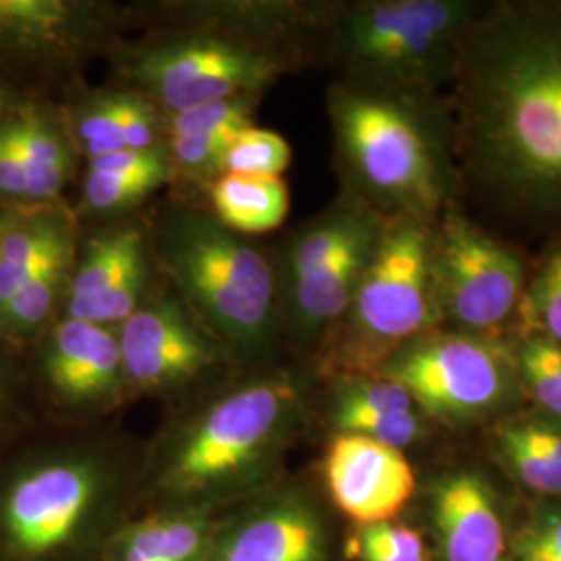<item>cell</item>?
<instances>
[{
	"mask_svg": "<svg viewBox=\"0 0 561 561\" xmlns=\"http://www.w3.org/2000/svg\"><path fill=\"white\" fill-rule=\"evenodd\" d=\"M516 370L545 412L561 421V345L539 335H510Z\"/></svg>",
	"mask_w": 561,
	"mask_h": 561,
	"instance_id": "f1b7e54d",
	"label": "cell"
},
{
	"mask_svg": "<svg viewBox=\"0 0 561 561\" xmlns=\"http://www.w3.org/2000/svg\"><path fill=\"white\" fill-rule=\"evenodd\" d=\"M262 99L245 96L231 101L210 102L196 108L164 115L167 136H222L236 138L248 127L256 125V111Z\"/></svg>",
	"mask_w": 561,
	"mask_h": 561,
	"instance_id": "f546056e",
	"label": "cell"
},
{
	"mask_svg": "<svg viewBox=\"0 0 561 561\" xmlns=\"http://www.w3.org/2000/svg\"><path fill=\"white\" fill-rule=\"evenodd\" d=\"M206 206L231 231L261 238L279 229L291 202L283 178L222 173L206 190Z\"/></svg>",
	"mask_w": 561,
	"mask_h": 561,
	"instance_id": "cb8c5ba5",
	"label": "cell"
},
{
	"mask_svg": "<svg viewBox=\"0 0 561 561\" xmlns=\"http://www.w3.org/2000/svg\"><path fill=\"white\" fill-rule=\"evenodd\" d=\"M231 141L233 138L222 136H167L162 144L173 169V185L180 181L206 194L222 175L225 154Z\"/></svg>",
	"mask_w": 561,
	"mask_h": 561,
	"instance_id": "4dcf8cb0",
	"label": "cell"
},
{
	"mask_svg": "<svg viewBox=\"0 0 561 561\" xmlns=\"http://www.w3.org/2000/svg\"><path fill=\"white\" fill-rule=\"evenodd\" d=\"M337 0H136L125 30H192L261 48L298 69L322 62Z\"/></svg>",
	"mask_w": 561,
	"mask_h": 561,
	"instance_id": "4fadbf2b",
	"label": "cell"
},
{
	"mask_svg": "<svg viewBox=\"0 0 561 561\" xmlns=\"http://www.w3.org/2000/svg\"><path fill=\"white\" fill-rule=\"evenodd\" d=\"M327 117L343 192L385 221L435 222L461 198L445 99L331 81Z\"/></svg>",
	"mask_w": 561,
	"mask_h": 561,
	"instance_id": "5b68a950",
	"label": "cell"
},
{
	"mask_svg": "<svg viewBox=\"0 0 561 561\" xmlns=\"http://www.w3.org/2000/svg\"><path fill=\"white\" fill-rule=\"evenodd\" d=\"M503 458L528 489L561 493V426L542 421H512L497 431Z\"/></svg>",
	"mask_w": 561,
	"mask_h": 561,
	"instance_id": "484cf974",
	"label": "cell"
},
{
	"mask_svg": "<svg viewBox=\"0 0 561 561\" xmlns=\"http://www.w3.org/2000/svg\"><path fill=\"white\" fill-rule=\"evenodd\" d=\"M484 2L337 0L322 62L366 90L445 99L461 42Z\"/></svg>",
	"mask_w": 561,
	"mask_h": 561,
	"instance_id": "8992f818",
	"label": "cell"
},
{
	"mask_svg": "<svg viewBox=\"0 0 561 561\" xmlns=\"http://www.w3.org/2000/svg\"><path fill=\"white\" fill-rule=\"evenodd\" d=\"M306 416L308 387L296 368L238 370L173 408L141 451L140 495L152 510L221 516L279 481Z\"/></svg>",
	"mask_w": 561,
	"mask_h": 561,
	"instance_id": "7a4b0ae2",
	"label": "cell"
},
{
	"mask_svg": "<svg viewBox=\"0 0 561 561\" xmlns=\"http://www.w3.org/2000/svg\"><path fill=\"white\" fill-rule=\"evenodd\" d=\"M36 414L25 352L0 341V451L36 428Z\"/></svg>",
	"mask_w": 561,
	"mask_h": 561,
	"instance_id": "83f0119b",
	"label": "cell"
},
{
	"mask_svg": "<svg viewBox=\"0 0 561 561\" xmlns=\"http://www.w3.org/2000/svg\"><path fill=\"white\" fill-rule=\"evenodd\" d=\"M516 360L505 337L437 329L382 364L377 377L401 385L433 419L468 422L500 408Z\"/></svg>",
	"mask_w": 561,
	"mask_h": 561,
	"instance_id": "7c38bea8",
	"label": "cell"
},
{
	"mask_svg": "<svg viewBox=\"0 0 561 561\" xmlns=\"http://www.w3.org/2000/svg\"><path fill=\"white\" fill-rule=\"evenodd\" d=\"M431 271L442 329L510 337L528 283L520 250L451 204L433 225Z\"/></svg>",
	"mask_w": 561,
	"mask_h": 561,
	"instance_id": "30bf717a",
	"label": "cell"
},
{
	"mask_svg": "<svg viewBox=\"0 0 561 561\" xmlns=\"http://www.w3.org/2000/svg\"><path fill=\"white\" fill-rule=\"evenodd\" d=\"M20 208H13V206H7V204H0V236L2 231L7 229V225L13 219V215L18 213Z\"/></svg>",
	"mask_w": 561,
	"mask_h": 561,
	"instance_id": "8d00e7d4",
	"label": "cell"
},
{
	"mask_svg": "<svg viewBox=\"0 0 561 561\" xmlns=\"http://www.w3.org/2000/svg\"><path fill=\"white\" fill-rule=\"evenodd\" d=\"M358 539L373 542L396 561H426L421 535L408 526L379 522L362 526Z\"/></svg>",
	"mask_w": 561,
	"mask_h": 561,
	"instance_id": "d6a6232c",
	"label": "cell"
},
{
	"mask_svg": "<svg viewBox=\"0 0 561 561\" xmlns=\"http://www.w3.org/2000/svg\"><path fill=\"white\" fill-rule=\"evenodd\" d=\"M435 522L447 561L502 560V520L481 474L456 472L437 484Z\"/></svg>",
	"mask_w": 561,
	"mask_h": 561,
	"instance_id": "ffe728a7",
	"label": "cell"
},
{
	"mask_svg": "<svg viewBox=\"0 0 561 561\" xmlns=\"http://www.w3.org/2000/svg\"><path fill=\"white\" fill-rule=\"evenodd\" d=\"M291 161L294 152L289 141L273 129L252 125L229 144L222 173L283 178Z\"/></svg>",
	"mask_w": 561,
	"mask_h": 561,
	"instance_id": "1f68e13d",
	"label": "cell"
},
{
	"mask_svg": "<svg viewBox=\"0 0 561 561\" xmlns=\"http://www.w3.org/2000/svg\"><path fill=\"white\" fill-rule=\"evenodd\" d=\"M433 225L387 221L347 312L312 354L321 377H370L412 341L442 329L435 300Z\"/></svg>",
	"mask_w": 561,
	"mask_h": 561,
	"instance_id": "52a82bcc",
	"label": "cell"
},
{
	"mask_svg": "<svg viewBox=\"0 0 561 561\" xmlns=\"http://www.w3.org/2000/svg\"><path fill=\"white\" fill-rule=\"evenodd\" d=\"M356 547H358V553H360L362 561H396L389 553H385L382 549H379L377 545L373 542L362 541L356 537Z\"/></svg>",
	"mask_w": 561,
	"mask_h": 561,
	"instance_id": "d590c367",
	"label": "cell"
},
{
	"mask_svg": "<svg viewBox=\"0 0 561 561\" xmlns=\"http://www.w3.org/2000/svg\"><path fill=\"white\" fill-rule=\"evenodd\" d=\"M512 335H539L561 345V233L545 243V254L528 275Z\"/></svg>",
	"mask_w": 561,
	"mask_h": 561,
	"instance_id": "4316f807",
	"label": "cell"
},
{
	"mask_svg": "<svg viewBox=\"0 0 561 561\" xmlns=\"http://www.w3.org/2000/svg\"><path fill=\"white\" fill-rule=\"evenodd\" d=\"M0 144L18 169L30 206L65 202L81 161L59 104L32 96L0 119Z\"/></svg>",
	"mask_w": 561,
	"mask_h": 561,
	"instance_id": "d6986e66",
	"label": "cell"
},
{
	"mask_svg": "<svg viewBox=\"0 0 561 561\" xmlns=\"http://www.w3.org/2000/svg\"><path fill=\"white\" fill-rule=\"evenodd\" d=\"M32 96L23 94L15 85H11L9 81L0 78V119H4L9 113H13L21 102L27 101Z\"/></svg>",
	"mask_w": 561,
	"mask_h": 561,
	"instance_id": "e575fe53",
	"label": "cell"
},
{
	"mask_svg": "<svg viewBox=\"0 0 561 561\" xmlns=\"http://www.w3.org/2000/svg\"><path fill=\"white\" fill-rule=\"evenodd\" d=\"M146 221L162 279L236 368L277 364L285 340L275 248L231 231L185 194L146 210Z\"/></svg>",
	"mask_w": 561,
	"mask_h": 561,
	"instance_id": "277c9868",
	"label": "cell"
},
{
	"mask_svg": "<svg viewBox=\"0 0 561 561\" xmlns=\"http://www.w3.org/2000/svg\"><path fill=\"white\" fill-rule=\"evenodd\" d=\"M204 561H329L321 516L279 481L217 518Z\"/></svg>",
	"mask_w": 561,
	"mask_h": 561,
	"instance_id": "2e32d148",
	"label": "cell"
},
{
	"mask_svg": "<svg viewBox=\"0 0 561 561\" xmlns=\"http://www.w3.org/2000/svg\"><path fill=\"white\" fill-rule=\"evenodd\" d=\"M461 198L561 233V0L484 2L445 92Z\"/></svg>",
	"mask_w": 561,
	"mask_h": 561,
	"instance_id": "6da1fadb",
	"label": "cell"
},
{
	"mask_svg": "<svg viewBox=\"0 0 561 561\" xmlns=\"http://www.w3.org/2000/svg\"><path fill=\"white\" fill-rule=\"evenodd\" d=\"M117 340L129 400L180 408L238 373L221 343L164 279L121 324Z\"/></svg>",
	"mask_w": 561,
	"mask_h": 561,
	"instance_id": "8fae6325",
	"label": "cell"
},
{
	"mask_svg": "<svg viewBox=\"0 0 561 561\" xmlns=\"http://www.w3.org/2000/svg\"><path fill=\"white\" fill-rule=\"evenodd\" d=\"M217 518L201 512L152 510L125 522L101 561H204Z\"/></svg>",
	"mask_w": 561,
	"mask_h": 561,
	"instance_id": "7402d4cb",
	"label": "cell"
},
{
	"mask_svg": "<svg viewBox=\"0 0 561 561\" xmlns=\"http://www.w3.org/2000/svg\"><path fill=\"white\" fill-rule=\"evenodd\" d=\"M518 561H561V518L545 522L518 545Z\"/></svg>",
	"mask_w": 561,
	"mask_h": 561,
	"instance_id": "836d02e7",
	"label": "cell"
},
{
	"mask_svg": "<svg viewBox=\"0 0 561 561\" xmlns=\"http://www.w3.org/2000/svg\"><path fill=\"white\" fill-rule=\"evenodd\" d=\"M78 233L80 222L67 201L20 208L0 236V308Z\"/></svg>",
	"mask_w": 561,
	"mask_h": 561,
	"instance_id": "44dd1931",
	"label": "cell"
},
{
	"mask_svg": "<svg viewBox=\"0 0 561 561\" xmlns=\"http://www.w3.org/2000/svg\"><path fill=\"white\" fill-rule=\"evenodd\" d=\"M34 431L0 451V561H101L140 497L141 454L96 426Z\"/></svg>",
	"mask_w": 561,
	"mask_h": 561,
	"instance_id": "3957f363",
	"label": "cell"
},
{
	"mask_svg": "<svg viewBox=\"0 0 561 561\" xmlns=\"http://www.w3.org/2000/svg\"><path fill=\"white\" fill-rule=\"evenodd\" d=\"M108 83L175 115L210 102L262 99L280 78L300 71L261 48L192 30H148L123 36L106 55Z\"/></svg>",
	"mask_w": 561,
	"mask_h": 561,
	"instance_id": "ba28073f",
	"label": "cell"
},
{
	"mask_svg": "<svg viewBox=\"0 0 561 561\" xmlns=\"http://www.w3.org/2000/svg\"><path fill=\"white\" fill-rule=\"evenodd\" d=\"M322 477L333 503L362 526L396 518L416 491V474L403 451L352 433L333 435Z\"/></svg>",
	"mask_w": 561,
	"mask_h": 561,
	"instance_id": "e0dca14e",
	"label": "cell"
},
{
	"mask_svg": "<svg viewBox=\"0 0 561 561\" xmlns=\"http://www.w3.org/2000/svg\"><path fill=\"white\" fill-rule=\"evenodd\" d=\"M125 32L123 2L0 0V78L27 96L60 99Z\"/></svg>",
	"mask_w": 561,
	"mask_h": 561,
	"instance_id": "9c48e42d",
	"label": "cell"
},
{
	"mask_svg": "<svg viewBox=\"0 0 561 561\" xmlns=\"http://www.w3.org/2000/svg\"><path fill=\"white\" fill-rule=\"evenodd\" d=\"M60 115L83 162L121 150H150L164 141V115L138 94L85 81L67 90Z\"/></svg>",
	"mask_w": 561,
	"mask_h": 561,
	"instance_id": "ac0fdd59",
	"label": "cell"
},
{
	"mask_svg": "<svg viewBox=\"0 0 561 561\" xmlns=\"http://www.w3.org/2000/svg\"><path fill=\"white\" fill-rule=\"evenodd\" d=\"M25 358L38 412L67 426H96L131 401L117 329L60 317Z\"/></svg>",
	"mask_w": 561,
	"mask_h": 561,
	"instance_id": "5bb4252c",
	"label": "cell"
},
{
	"mask_svg": "<svg viewBox=\"0 0 561 561\" xmlns=\"http://www.w3.org/2000/svg\"><path fill=\"white\" fill-rule=\"evenodd\" d=\"M169 185H173V175L167 173L127 175L83 167L78 202L71 206L81 227L121 221L141 215L150 201Z\"/></svg>",
	"mask_w": 561,
	"mask_h": 561,
	"instance_id": "d4e9b609",
	"label": "cell"
},
{
	"mask_svg": "<svg viewBox=\"0 0 561 561\" xmlns=\"http://www.w3.org/2000/svg\"><path fill=\"white\" fill-rule=\"evenodd\" d=\"M146 210L101 225H80L62 317L119 329L161 285Z\"/></svg>",
	"mask_w": 561,
	"mask_h": 561,
	"instance_id": "9a60e30c",
	"label": "cell"
},
{
	"mask_svg": "<svg viewBox=\"0 0 561 561\" xmlns=\"http://www.w3.org/2000/svg\"><path fill=\"white\" fill-rule=\"evenodd\" d=\"M76 245L78 238L65 243L59 252L0 308V341L18 347L21 352H27L55 322L59 321L69 294Z\"/></svg>",
	"mask_w": 561,
	"mask_h": 561,
	"instance_id": "603a6c76",
	"label": "cell"
}]
</instances>
